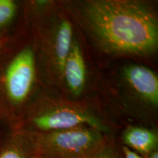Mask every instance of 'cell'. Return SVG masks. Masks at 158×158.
Returning a JSON list of instances; mask_svg holds the SVG:
<instances>
[{
	"label": "cell",
	"instance_id": "obj_1",
	"mask_svg": "<svg viewBox=\"0 0 158 158\" xmlns=\"http://www.w3.org/2000/svg\"><path fill=\"white\" fill-rule=\"evenodd\" d=\"M81 16L99 46L107 53L147 56L158 45V23L149 5L133 0H91Z\"/></svg>",
	"mask_w": 158,
	"mask_h": 158
},
{
	"label": "cell",
	"instance_id": "obj_2",
	"mask_svg": "<svg viewBox=\"0 0 158 158\" xmlns=\"http://www.w3.org/2000/svg\"><path fill=\"white\" fill-rule=\"evenodd\" d=\"M27 132L35 155L40 158H86L112 143L107 133L92 127L48 133Z\"/></svg>",
	"mask_w": 158,
	"mask_h": 158
},
{
	"label": "cell",
	"instance_id": "obj_3",
	"mask_svg": "<svg viewBox=\"0 0 158 158\" xmlns=\"http://www.w3.org/2000/svg\"><path fill=\"white\" fill-rule=\"evenodd\" d=\"M31 133H48L78 127H92L108 133L110 128L103 121L83 110L56 108L45 112L27 113L15 126Z\"/></svg>",
	"mask_w": 158,
	"mask_h": 158
},
{
	"label": "cell",
	"instance_id": "obj_4",
	"mask_svg": "<svg viewBox=\"0 0 158 158\" xmlns=\"http://www.w3.org/2000/svg\"><path fill=\"white\" fill-rule=\"evenodd\" d=\"M123 76L140 99L150 106L158 105V78L151 69L139 64H130L124 69Z\"/></svg>",
	"mask_w": 158,
	"mask_h": 158
},
{
	"label": "cell",
	"instance_id": "obj_5",
	"mask_svg": "<svg viewBox=\"0 0 158 158\" xmlns=\"http://www.w3.org/2000/svg\"><path fill=\"white\" fill-rule=\"evenodd\" d=\"M73 42V31L70 22L66 19L60 20L54 29L48 46L51 65L57 75L62 76L65 61Z\"/></svg>",
	"mask_w": 158,
	"mask_h": 158
},
{
	"label": "cell",
	"instance_id": "obj_6",
	"mask_svg": "<svg viewBox=\"0 0 158 158\" xmlns=\"http://www.w3.org/2000/svg\"><path fill=\"white\" fill-rule=\"evenodd\" d=\"M62 78L67 87L78 95L84 90L86 81V63L81 48L77 41L73 43L62 71Z\"/></svg>",
	"mask_w": 158,
	"mask_h": 158
},
{
	"label": "cell",
	"instance_id": "obj_7",
	"mask_svg": "<svg viewBox=\"0 0 158 158\" xmlns=\"http://www.w3.org/2000/svg\"><path fill=\"white\" fill-rule=\"evenodd\" d=\"M34 147L28 133L12 127L10 133L0 141V158H35Z\"/></svg>",
	"mask_w": 158,
	"mask_h": 158
},
{
	"label": "cell",
	"instance_id": "obj_8",
	"mask_svg": "<svg viewBox=\"0 0 158 158\" xmlns=\"http://www.w3.org/2000/svg\"><path fill=\"white\" fill-rule=\"evenodd\" d=\"M124 146L145 157L157 149L158 135L155 130L140 126H129L122 133Z\"/></svg>",
	"mask_w": 158,
	"mask_h": 158
},
{
	"label": "cell",
	"instance_id": "obj_9",
	"mask_svg": "<svg viewBox=\"0 0 158 158\" xmlns=\"http://www.w3.org/2000/svg\"><path fill=\"white\" fill-rule=\"evenodd\" d=\"M21 5L15 0H0V37L6 41V37L17 22Z\"/></svg>",
	"mask_w": 158,
	"mask_h": 158
},
{
	"label": "cell",
	"instance_id": "obj_10",
	"mask_svg": "<svg viewBox=\"0 0 158 158\" xmlns=\"http://www.w3.org/2000/svg\"><path fill=\"white\" fill-rule=\"evenodd\" d=\"M86 158H123V156L119 157V155L114 149L111 143L105 149H102L101 151L94 153Z\"/></svg>",
	"mask_w": 158,
	"mask_h": 158
},
{
	"label": "cell",
	"instance_id": "obj_11",
	"mask_svg": "<svg viewBox=\"0 0 158 158\" xmlns=\"http://www.w3.org/2000/svg\"><path fill=\"white\" fill-rule=\"evenodd\" d=\"M122 153L123 158H144L143 156L140 155L139 154L136 153L124 145L122 147Z\"/></svg>",
	"mask_w": 158,
	"mask_h": 158
},
{
	"label": "cell",
	"instance_id": "obj_12",
	"mask_svg": "<svg viewBox=\"0 0 158 158\" xmlns=\"http://www.w3.org/2000/svg\"><path fill=\"white\" fill-rule=\"evenodd\" d=\"M144 158H158V149H156L149 155L143 157Z\"/></svg>",
	"mask_w": 158,
	"mask_h": 158
},
{
	"label": "cell",
	"instance_id": "obj_13",
	"mask_svg": "<svg viewBox=\"0 0 158 158\" xmlns=\"http://www.w3.org/2000/svg\"><path fill=\"white\" fill-rule=\"evenodd\" d=\"M5 41H4L0 37V54H2V52L3 49H4V46H5Z\"/></svg>",
	"mask_w": 158,
	"mask_h": 158
},
{
	"label": "cell",
	"instance_id": "obj_14",
	"mask_svg": "<svg viewBox=\"0 0 158 158\" xmlns=\"http://www.w3.org/2000/svg\"><path fill=\"white\" fill-rule=\"evenodd\" d=\"M35 158H40V157H37V156H36V157H35Z\"/></svg>",
	"mask_w": 158,
	"mask_h": 158
}]
</instances>
